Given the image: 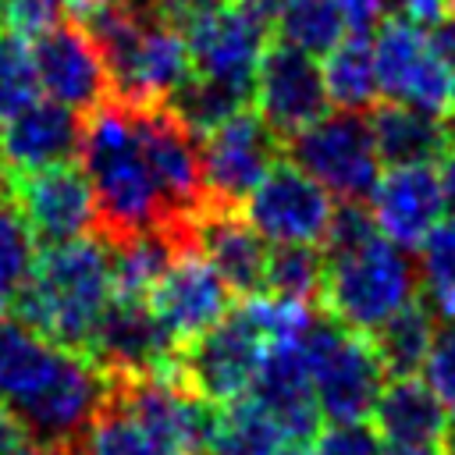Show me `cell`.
<instances>
[{
  "label": "cell",
  "instance_id": "1",
  "mask_svg": "<svg viewBox=\"0 0 455 455\" xmlns=\"http://www.w3.org/2000/svg\"><path fill=\"white\" fill-rule=\"evenodd\" d=\"M82 174L89 178L103 238H124L149 228H171L164 196L142 153L135 114L121 100H107L82 121L78 146Z\"/></svg>",
  "mask_w": 455,
  "mask_h": 455
},
{
  "label": "cell",
  "instance_id": "2",
  "mask_svg": "<svg viewBox=\"0 0 455 455\" xmlns=\"http://www.w3.org/2000/svg\"><path fill=\"white\" fill-rule=\"evenodd\" d=\"M110 299V242L85 235L60 245H43L11 306L14 316L43 338L82 352Z\"/></svg>",
  "mask_w": 455,
  "mask_h": 455
},
{
  "label": "cell",
  "instance_id": "3",
  "mask_svg": "<svg viewBox=\"0 0 455 455\" xmlns=\"http://www.w3.org/2000/svg\"><path fill=\"white\" fill-rule=\"evenodd\" d=\"M323 259H327L323 288H320L323 309L355 334L370 338L380 323H387L395 313H402L409 302L419 299L412 256L380 235L359 249Z\"/></svg>",
  "mask_w": 455,
  "mask_h": 455
},
{
  "label": "cell",
  "instance_id": "4",
  "mask_svg": "<svg viewBox=\"0 0 455 455\" xmlns=\"http://www.w3.org/2000/svg\"><path fill=\"white\" fill-rule=\"evenodd\" d=\"M96 46L107 60L110 100H121L128 107L167 103L171 92L192 75V57L181 28L171 25L156 7H139Z\"/></svg>",
  "mask_w": 455,
  "mask_h": 455
},
{
  "label": "cell",
  "instance_id": "5",
  "mask_svg": "<svg viewBox=\"0 0 455 455\" xmlns=\"http://www.w3.org/2000/svg\"><path fill=\"white\" fill-rule=\"evenodd\" d=\"M295 345L306 355L320 419L327 423L370 419L373 402L387 380L370 338L341 327L327 313H316Z\"/></svg>",
  "mask_w": 455,
  "mask_h": 455
},
{
  "label": "cell",
  "instance_id": "6",
  "mask_svg": "<svg viewBox=\"0 0 455 455\" xmlns=\"http://www.w3.org/2000/svg\"><path fill=\"white\" fill-rule=\"evenodd\" d=\"M270 348V338L245 299L231 306L210 331L181 345L178 352V377L210 405H231L249 395L259 363Z\"/></svg>",
  "mask_w": 455,
  "mask_h": 455
},
{
  "label": "cell",
  "instance_id": "7",
  "mask_svg": "<svg viewBox=\"0 0 455 455\" xmlns=\"http://www.w3.org/2000/svg\"><path fill=\"white\" fill-rule=\"evenodd\" d=\"M284 149L288 164L306 171L338 203H366L380 178V156L363 114L327 110L302 132L288 135Z\"/></svg>",
  "mask_w": 455,
  "mask_h": 455
},
{
  "label": "cell",
  "instance_id": "8",
  "mask_svg": "<svg viewBox=\"0 0 455 455\" xmlns=\"http://www.w3.org/2000/svg\"><path fill=\"white\" fill-rule=\"evenodd\" d=\"M370 46L377 85L387 103H405L434 117H448L455 110V78L434 53L423 28L402 18H384Z\"/></svg>",
  "mask_w": 455,
  "mask_h": 455
},
{
  "label": "cell",
  "instance_id": "9",
  "mask_svg": "<svg viewBox=\"0 0 455 455\" xmlns=\"http://www.w3.org/2000/svg\"><path fill=\"white\" fill-rule=\"evenodd\" d=\"M82 352L110 380H124V377H146V373H174L181 345L156 320L146 299L114 295L100 313Z\"/></svg>",
  "mask_w": 455,
  "mask_h": 455
},
{
  "label": "cell",
  "instance_id": "10",
  "mask_svg": "<svg viewBox=\"0 0 455 455\" xmlns=\"http://www.w3.org/2000/svg\"><path fill=\"white\" fill-rule=\"evenodd\" d=\"M281 142L277 132L252 110H238L224 124L203 135L199 164H203V192L206 203L238 206L252 196V188L277 164Z\"/></svg>",
  "mask_w": 455,
  "mask_h": 455
},
{
  "label": "cell",
  "instance_id": "11",
  "mask_svg": "<svg viewBox=\"0 0 455 455\" xmlns=\"http://www.w3.org/2000/svg\"><path fill=\"white\" fill-rule=\"evenodd\" d=\"M245 220L267 245H316L331 224L334 199L295 164H274L242 203Z\"/></svg>",
  "mask_w": 455,
  "mask_h": 455
},
{
  "label": "cell",
  "instance_id": "12",
  "mask_svg": "<svg viewBox=\"0 0 455 455\" xmlns=\"http://www.w3.org/2000/svg\"><path fill=\"white\" fill-rule=\"evenodd\" d=\"M135 114V128L142 139V153L146 164L153 171V181L164 196L171 228H181L192 220L196 210L206 206V192H203V164H199V146L196 135L164 107H132Z\"/></svg>",
  "mask_w": 455,
  "mask_h": 455
},
{
  "label": "cell",
  "instance_id": "13",
  "mask_svg": "<svg viewBox=\"0 0 455 455\" xmlns=\"http://www.w3.org/2000/svg\"><path fill=\"white\" fill-rule=\"evenodd\" d=\"M110 398L121 402L135 419L156 430L181 455H206L217 405L203 402L181 377L174 373H146L110 380Z\"/></svg>",
  "mask_w": 455,
  "mask_h": 455
},
{
  "label": "cell",
  "instance_id": "14",
  "mask_svg": "<svg viewBox=\"0 0 455 455\" xmlns=\"http://www.w3.org/2000/svg\"><path fill=\"white\" fill-rule=\"evenodd\" d=\"M7 199L14 203L21 220L28 224L32 238L43 245L85 238V235H92V228H100L89 178L75 164H60V167L11 178Z\"/></svg>",
  "mask_w": 455,
  "mask_h": 455
},
{
  "label": "cell",
  "instance_id": "15",
  "mask_svg": "<svg viewBox=\"0 0 455 455\" xmlns=\"http://www.w3.org/2000/svg\"><path fill=\"white\" fill-rule=\"evenodd\" d=\"M252 100H256V114L284 139L302 132L316 117H323L331 107L320 60L306 50L281 43V39L267 43V50L256 64Z\"/></svg>",
  "mask_w": 455,
  "mask_h": 455
},
{
  "label": "cell",
  "instance_id": "16",
  "mask_svg": "<svg viewBox=\"0 0 455 455\" xmlns=\"http://www.w3.org/2000/svg\"><path fill=\"white\" fill-rule=\"evenodd\" d=\"M39 92L75 114H89L110 100V75L100 46L78 25H53L32 39Z\"/></svg>",
  "mask_w": 455,
  "mask_h": 455
},
{
  "label": "cell",
  "instance_id": "17",
  "mask_svg": "<svg viewBox=\"0 0 455 455\" xmlns=\"http://www.w3.org/2000/svg\"><path fill=\"white\" fill-rule=\"evenodd\" d=\"M231 295L235 291L224 284V277L185 242L164 277L146 295V302L156 320L171 331V338L178 345H188L231 309Z\"/></svg>",
  "mask_w": 455,
  "mask_h": 455
},
{
  "label": "cell",
  "instance_id": "18",
  "mask_svg": "<svg viewBox=\"0 0 455 455\" xmlns=\"http://www.w3.org/2000/svg\"><path fill=\"white\" fill-rule=\"evenodd\" d=\"M185 235H188V245L224 277V284L235 295L263 291L270 249L238 206L206 203L203 210L192 213V220L185 224Z\"/></svg>",
  "mask_w": 455,
  "mask_h": 455
},
{
  "label": "cell",
  "instance_id": "19",
  "mask_svg": "<svg viewBox=\"0 0 455 455\" xmlns=\"http://www.w3.org/2000/svg\"><path fill=\"white\" fill-rule=\"evenodd\" d=\"M444 196L437 167H387L370 192V217L377 235L416 252V245L444 220Z\"/></svg>",
  "mask_w": 455,
  "mask_h": 455
},
{
  "label": "cell",
  "instance_id": "20",
  "mask_svg": "<svg viewBox=\"0 0 455 455\" xmlns=\"http://www.w3.org/2000/svg\"><path fill=\"white\" fill-rule=\"evenodd\" d=\"M82 146V117L53 100H36L0 121V164L7 178L71 164Z\"/></svg>",
  "mask_w": 455,
  "mask_h": 455
},
{
  "label": "cell",
  "instance_id": "21",
  "mask_svg": "<svg viewBox=\"0 0 455 455\" xmlns=\"http://www.w3.org/2000/svg\"><path fill=\"white\" fill-rule=\"evenodd\" d=\"M245 398L277 423L288 444H306L320 430L313 377L299 345H270Z\"/></svg>",
  "mask_w": 455,
  "mask_h": 455
},
{
  "label": "cell",
  "instance_id": "22",
  "mask_svg": "<svg viewBox=\"0 0 455 455\" xmlns=\"http://www.w3.org/2000/svg\"><path fill=\"white\" fill-rule=\"evenodd\" d=\"M366 124L384 167H434L451 146L444 117L405 103H377Z\"/></svg>",
  "mask_w": 455,
  "mask_h": 455
},
{
  "label": "cell",
  "instance_id": "23",
  "mask_svg": "<svg viewBox=\"0 0 455 455\" xmlns=\"http://www.w3.org/2000/svg\"><path fill=\"white\" fill-rule=\"evenodd\" d=\"M370 419L384 444H441V437L448 434L444 409L419 373L387 377Z\"/></svg>",
  "mask_w": 455,
  "mask_h": 455
},
{
  "label": "cell",
  "instance_id": "24",
  "mask_svg": "<svg viewBox=\"0 0 455 455\" xmlns=\"http://www.w3.org/2000/svg\"><path fill=\"white\" fill-rule=\"evenodd\" d=\"M185 242H188V235L181 228H149V231H135V235L114 238L110 242L114 295L146 299Z\"/></svg>",
  "mask_w": 455,
  "mask_h": 455
},
{
  "label": "cell",
  "instance_id": "25",
  "mask_svg": "<svg viewBox=\"0 0 455 455\" xmlns=\"http://www.w3.org/2000/svg\"><path fill=\"white\" fill-rule=\"evenodd\" d=\"M320 71H323V89L334 110L363 114L380 103L370 36H345L338 46L323 53Z\"/></svg>",
  "mask_w": 455,
  "mask_h": 455
},
{
  "label": "cell",
  "instance_id": "26",
  "mask_svg": "<svg viewBox=\"0 0 455 455\" xmlns=\"http://www.w3.org/2000/svg\"><path fill=\"white\" fill-rule=\"evenodd\" d=\"M434 334H437V313L423 299H416L387 323H380L370 334V345L387 377H416L427 363Z\"/></svg>",
  "mask_w": 455,
  "mask_h": 455
},
{
  "label": "cell",
  "instance_id": "27",
  "mask_svg": "<svg viewBox=\"0 0 455 455\" xmlns=\"http://www.w3.org/2000/svg\"><path fill=\"white\" fill-rule=\"evenodd\" d=\"M288 448L277 423L249 398L217 409L206 455H281Z\"/></svg>",
  "mask_w": 455,
  "mask_h": 455
},
{
  "label": "cell",
  "instance_id": "28",
  "mask_svg": "<svg viewBox=\"0 0 455 455\" xmlns=\"http://www.w3.org/2000/svg\"><path fill=\"white\" fill-rule=\"evenodd\" d=\"M249 89H238V85H228V82H213V78H203V75H188L174 92L171 100L164 103L196 139H203L206 132H213L217 124H224L228 117H235L238 110H245L249 103Z\"/></svg>",
  "mask_w": 455,
  "mask_h": 455
},
{
  "label": "cell",
  "instance_id": "29",
  "mask_svg": "<svg viewBox=\"0 0 455 455\" xmlns=\"http://www.w3.org/2000/svg\"><path fill=\"white\" fill-rule=\"evenodd\" d=\"M274 32L281 43L306 50L313 57H323L348 36L338 0H277Z\"/></svg>",
  "mask_w": 455,
  "mask_h": 455
},
{
  "label": "cell",
  "instance_id": "30",
  "mask_svg": "<svg viewBox=\"0 0 455 455\" xmlns=\"http://www.w3.org/2000/svg\"><path fill=\"white\" fill-rule=\"evenodd\" d=\"M78 444L82 455H181L174 444H167L156 430H149L114 398H107V405L85 427Z\"/></svg>",
  "mask_w": 455,
  "mask_h": 455
},
{
  "label": "cell",
  "instance_id": "31",
  "mask_svg": "<svg viewBox=\"0 0 455 455\" xmlns=\"http://www.w3.org/2000/svg\"><path fill=\"white\" fill-rule=\"evenodd\" d=\"M416 281L423 302L441 316H455V217L434 224V231L416 245Z\"/></svg>",
  "mask_w": 455,
  "mask_h": 455
},
{
  "label": "cell",
  "instance_id": "32",
  "mask_svg": "<svg viewBox=\"0 0 455 455\" xmlns=\"http://www.w3.org/2000/svg\"><path fill=\"white\" fill-rule=\"evenodd\" d=\"M323 270H327V259L316 245H274L267 256L263 295L313 306V299L323 288Z\"/></svg>",
  "mask_w": 455,
  "mask_h": 455
},
{
  "label": "cell",
  "instance_id": "33",
  "mask_svg": "<svg viewBox=\"0 0 455 455\" xmlns=\"http://www.w3.org/2000/svg\"><path fill=\"white\" fill-rule=\"evenodd\" d=\"M32 263H36V238L21 220V213L14 210V203L4 196L0 199V306L14 302Z\"/></svg>",
  "mask_w": 455,
  "mask_h": 455
},
{
  "label": "cell",
  "instance_id": "34",
  "mask_svg": "<svg viewBox=\"0 0 455 455\" xmlns=\"http://www.w3.org/2000/svg\"><path fill=\"white\" fill-rule=\"evenodd\" d=\"M36 100H39V78L28 39L14 32H0V121L14 117Z\"/></svg>",
  "mask_w": 455,
  "mask_h": 455
},
{
  "label": "cell",
  "instance_id": "35",
  "mask_svg": "<svg viewBox=\"0 0 455 455\" xmlns=\"http://www.w3.org/2000/svg\"><path fill=\"white\" fill-rule=\"evenodd\" d=\"M419 373L430 384V391L437 395L444 419H448V430H455V323L437 327L434 345H430Z\"/></svg>",
  "mask_w": 455,
  "mask_h": 455
},
{
  "label": "cell",
  "instance_id": "36",
  "mask_svg": "<svg viewBox=\"0 0 455 455\" xmlns=\"http://www.w3.org/2000/svg\"><path fill=\"white\" fill-rule=\"evenodd\" d=\"M370 238H377V224L370 217V206L363 203H341L334 206L331 213V224L323 231V256H338V252H348V249H359L366 245Z\"/></svg>",
  "mask_w": 455,
  "mask_h": 455
},
{
  "label": "cell",
  "instance_id": "37",
  "mask_svg": "<svg viewBox=\"0 0 455 455\" xmlns=\"http://www.w3.org/2000/svg\"><path fill=\"white\" fill-rule=\"evenodd\" d=\"M68 14V0H0V21L7 32L21 39H36L60 25Z\"/></svg>",
  "mask_w": 455,
  "mask_h": 455
},
{
  "label": "cell",
  "instance_id": "38",
  "mask_svg": "<svg viewBox=\"0 0 455 455\" xmlns=\"http://www.w3.org/2000/svg\"><path fill=\"white\" fill-rule=\"evenodd\" d=\"M316 448L313 455H384L380 434L363 419V423H327L316 430Z\"/></svg>",
  "mask_w": 455,
  "mask_h": 455
},
{
  "label": "cell",
  "instance_id": "39",
  "mask_svg": "<svg viewBox=\"0 0 455 455\" xmlns=\"http://www.w3.org/2000/svg\"><path fill=\"white\" fill-rule=\"evenodd\" d=\"M338 7L348 36H370L387 18V0H338Z\"/></svg>",
  "mask_w": 455,
  "mask_h": 455
},
{
  "label": "cell",
  "instance_id": "40",
  "mask_svg": "<svg viewBox=\"0 0 455 455\" xmlns=\"http://www.w3.org/2000/svg\"><path fill=\"white\" fill-rule=\"evenodd\" d=\"M0 455H39L28 430L7 405H0Z\"/></svg>",
  "mask_w": 455,
  "mask_h": 455
},
{
  "label": "cell",
  "instance_id": "41",
  "mask_svg": "<svg viewBox=\"0 0 455 455\" xmlns=\"http://www.w3.org/2000/svg\"><path fill=\"white\" fill-rule=\"evenodd\" d=\"M434 53L441 57V64L448 68V75L455 78V14H444L430 32H427Z\"/></svg>",
  "mask_w": 455,
  "mask_h": 455
},
{
  "label": "cell",
  "instance_id": "42",
  "mask_svg": "<svg viewBox=\"0 0 455 455\" xmlns=\"http://www.w3.org/2000/svg\"><path fill=\"white\" fill-rule=\"evenodd\" d=\"M434 167H437V181H441L444 206H448V210H451V217H455V146H448V153H444Z\"/></svg>",
  "mask_w": 455,
  "mask_h": 455
},
{
  "label": "cell",
  "instance_id": "43",
  "mask_svg": "<svg viewBox=\"0 0 455 455\" xmlns=\"http://www.w3.org/2000/svg\"><path fill=\"white\" fill-rule=\"evenodd\" d=\"M384 455H448L441 444H384Z\"/></svg>",
  "mask_w": 455,
  "mask_h": 455
},
{
  "label": "cell",
  "instance_id": "44",
  "mask_svg": "<svg viewBox=\"0 0 455 455\" xmlns=\"http://www.w3.org/2000/svg\"><path fill=\"white\" fill-rule=\"evenodd\" d=\"M281 455H313V451H309V448H302V444H288Z\"/></svg>",
  "mask_w": 455,
  "mask_h": 455
},
{
  "label": "cell",
  "instance_id": "45",
  "mask_svg": "<svg viewBox=\"0 0 455 455\" xmlns=\"http://www.w3.org/2000/svg\"><path fill=\"white\" fill-rule=\"evenodd\" d=\"M444 124H448V139H451V146H455V110L444 117Z\"/></svg>",
  "mask_w": 455,
  "mask_h": 455
},
{
  "label": "cell",
  "instance_id": "46",
  "mask_svg": "<svg viewBox=\"0 0 455 455\" xmlns=\"http://www.w3.org/2000/svg\"><path fill=\"white\" fill-rule=\"evenodd\" d=\"M135 4H142V7H156L160 0H135Z\"/></svg>",
  "mask_w": 455,
  "mask_h": 455
},
{
  "label": "cell",
  "instance_id": "47",
  "mask_svg": "<svg viewBox=\"0 0 455 455\" xmlns=\"http://www.w3.org/2000/svg\"><path fill=\"white\" fill-rule=\"evenodd\" d=\"M448 4V14H455V0H444Z\"/></svg>",
  "mask_w": 455,
  "mask_h": 455
},
{
  "label": "cell",
  "instance_id": "48",
  "mask_svg": "<svg viewBox=\"0 0 455 455\" xmlns=\"http://www.w3.org/2000/svg\"><path fill=\"white\" fill-rule=\"evenodd\" d=\"M448 455H455V444H451V448H448Z\"/></svg>",
  "mask_w": 455,
  "mask_h": 455
},
{
  "label": "cell",
  "instance_id": "49",
  "mask_svg": "<svg viewBox=\"0 0 455 455\" xmlns=\"http://www.w3.org/2000/svg\"><path fill=\"white\" fill-rule=\"evenodd\" d=\"M57 455H68V451H57Z\"/></svg>",
  "mask_w": 455,
  "mask_h": 455
}]
</instances>
